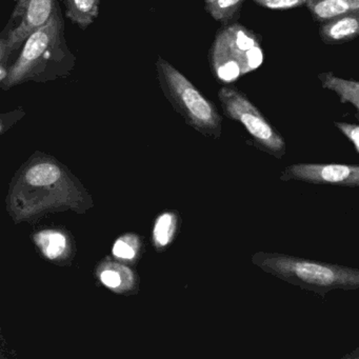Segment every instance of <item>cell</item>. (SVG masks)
Wrapping results in <instances>:
<instances>
[{
	"instance_id": "cell-1",
	"label": "cell",
	"mask_w": 359,
	"mask_h": 359,
	"mask_svg": "<svg viewBox=\"0 0 359 359\" xmlns=\"http://www.w3.org/2000/svg\"><path fill=\"white\" fill-rule=\"evenodd\" d=\"M64 20L56 7L49 22L26 39L18 60L0 81L1 89H11L27 81H47L66 75L74 65L67 47Z\"/></svg>"
},
{
	"instance_id": "cell-2",
	"label": "cell",
	"mask_w": 359,
	"mask_h": 359,
	"mask_svg": "<svg viewBox=\"0 0 359 359\" xmlns=\"http://www.w3.org/2000/svg\"><path fill=\"white\" fill-rule=\"evenodd\" d=\"M81 196L68 174L49 159H39L22 171L10 195L16 220L29 219L43 212L79 207Z\"/></svg>"
},
{
	"instance_id": "cell-3",
	"label": "cell",
	"mask_w": 359,
	"mask_h": 359,
	"mask_svg": "<svg viewBox=\"0 0 359 359\" xmlns=\"http://www.w3.org/2000/svg\"><path fill=\"white\" fill-rule=\"evenodd\" d=\"M251 262L264 272L321 297L336 290L355 291L359 287V270L354 266L266 251L254 253Z\"/></svg>"
},
{
	"instance_id": "cell-4",
	"label": "cell",
	"mask_w": 359,
	"mask_h": 359,
	"mask_svg": "<svg viewBox=\"0 0 359 359\" xmlns=\"http://www.w3.org/2000/svg\"><path fill=\"white\" fill-rule=\"evenodd\" d=\"M157 79L163 95L187 125L205 137L218 140L222 133V116L215 104L168 60L159 56Z\"/></svg>"
},
{
	"instance_id": "cell-5",
	"label": "cell",
	"mask_w": 359,
	"mask_h": 359,
	"mask_svg": "<svg viewBox=\"0 0 359 359\" xmlns=\"http://www.w3.org/2000/svg\"><path fill=\"white\" fill-rule=\"evenodd\" d=\"M209 62L214 77L230 85L262 67V37L243 25H224L210 48Z\"/></svg>"
},
{
	"instance_id": "cell-6",
	"label": "cell",
	"mask_w": 359,
	"mask_h": 359,
	"mask_svg": "<svg viewBox=\"0 0 359 359\" xmlns=\"http://www.w3.org/2000/svg\"><path fill=\"white\" fill-rule=\"evenodd\" d=\"M218 100L224 114L243 126L256 149L277 159L285 156L287 153L285 138L243 92L224 86L218 91Z\"/></svg>"
},
{
	"instance_id": "cell-7",
	"label": "cell",
	"mask_w": 359,
	"mask_h": 359,
	"mask_svg": "<svg viewBox=\"0 0 359 359\" xmlns=\"http://www.w3.org/2000/svg\"><path fill=\"white\" fill-rule=\"evenodd\" d=\"M279 180L283 182L358 188L359 167L344 163H293L281 171Z\"/></svg>"
},
{
	"instance_id": "cell-8",
	"label": "cell",
	"mask_w": 359,
	"mask_h": 359,
	"mask_svg": "<svg viewBox=\"0 0 359 359\" xmlns=\"http://www.w3.org/2000/svg\"><path fill=\"white\" fill-rule=\"evenodd\" d=\"M56 7V0H18L11 18L12 22H18V25L7 35L12 52L49 22Z\"/></svg>"
},
{
	"instance_id": "cell-9",
	"label": "cell",
	"mask_w": 359,
	"mask_h": 359,
	"mask_svg": "<svg viewBox=\"0 0 359 359\" xmlns=\"http://www.w3.org/2000/svg\"><path fill=\"white\" fill-rule=\"evenodd\" d=\"M98 276L102 285L119 294L137 293V273L121 262L107 260L100 266Z\"/></svg>"
},
{
	"instance_id": "cell-10",
	"label": "cell",
	"mask_w": 359,
	"mask_h": 359,
	"mask_svg": "<svg viewBox=\"0 0 359 359\" xmlns=\"http://www.w3.org/2000/svg\"><path fill=\"white\" fill-rule=\"evenodd\" d=\"M359 35V12H350L327 22H321L319 36L325 45H342L354 41Z\"/></svg>"
},
{
	"instance_id": "cell-11",
	"label": "cell",
	"mask_w": 359,
	"mask_h": 359,
	"mask_svg": "<svg viewBox=\"0 0 359 359\" xmlns=\"http://www.w3.org/2000/svg\"><path fill=\"white\" fill-rule=\"evenodd\" d=\"M180 215L176 210H167L155 217L152 229V245L158 253L167 251L177 237Z\"/></svg>"
},
{
	"instance_id": "cell-12",
	"label": "cell",
	"mask_w": 359,
	"mask_h": 359,
	"mask_svg": "<svg viewBox=\"0 0 359 359\" xmlns=\"http://www.w3.org/2000/svg\"><path fill=\"white\" fill-rule=\"evenodd\" d=\"M323 89L337 94L342 104H350L355 110H359V83L354 79H344L336 76L332 72L318 74Z\"/></svg>"
},
{
	"instance_id": "cell-13",
	"label": "cell",
	"mask_w": 359,
	"mask_h": 359,
	"mask_svg": "<svg viewBox=\"0 0 359 359\" xmlns=\"http://www.w3.org/2000/svg\"><path fill=\"white\" fill-rule=\"evenodd\" d=\"M35 243L48 259L56 260L67 256L69 252L68 237L56 230H45L34 236Z\"/></svg>"
},
{
	"instance_id": "cell-14",
	"label": "cell",
	"mask_w": 359,
	"mask_h": 359,
	"mask_svg": "<svg viewBox=\"0 0 359 359\" xmlns=\"http://www.w3.org/2000/svg\"><path fill=\"white\" fill-rule=\"evenodd\" d=\"M67 16L81 29L93 24L100 12V0H65Z\"/></svg>"
},
{
	"instance_id": "cell-15",
	"label": "cell",
	"mask_w": 359,
	"mask_h": 359,
	"mask_svg": "<svg viewBox=\"0 0 359 359\" xmlns=\"http://www.w3.org/2000/svg\"><path fill=\"white\" fill-rule=\"evenodd\" d=\"M306 5L313 20L319 24L355 12L344 0H306Z\"/></svg>"
},
{
	"instance_id": "cell-16",
	"label": "cell",
	"mask_w": 359,
	"mask_h": 359,
	"mask_svg": "<svg viewBox=\"0 0 359 359\" xmlns=\"http://www.w3.org/2000/svg\"><path fill=\"white\" fill-rule=\"evenodd\" d=\"M144 251V239L134 233L123 235L113 245V256L121 262H137Z\"/></svg>"
},
{
	"instance_id": "cell-17",
	"label": "cell",
	"mask_w": 359,
	"mask_h": 359,
	"mask_svg": "<svg viewBox=\"0 0 359 359\" xmlns=\"http://www.w3.org/2000/svg\"><path fill=\"white\" fill-rule=\"evenodd\" d=\"M245 0H214L205 5V11L224 25L231 24L241 12Z\"/></svg>"
},
{
	"instance_id": "cell-18",
	"label": "cell",
	"mask_w": 359,
	"mask_h": 359,
	"mask_svg": "<svg viewBox=\"0 0 359 359\" xmlns=\"http://www.w3.org/2000/svg\"><path fill=\"white\" fill-rule=\"evenodd\" d=\"M256 5L268 10L285 11L306 5V0H253Z\"/></svg>"
},
{
	"instance_id": "cell-19",
	"label": "cell",
	"mask_w": 359,
	"mask_h": 359,
	"mask_svg": "<svg viewBox=\"0 0 359 359\" xmlns=\"http://www.w3.org/2000/svg\"><path fill=\"white\" fill-rule=\"evenodd\" d=\"M335 127L348 138V142L353 144L356 153H359V127L355 123H341L336 121L334 123Z\"/></svg>"
},
{
	"instance_id": "cell-20",
	"label": "cell",
	"mask_w": 359,
	"mask_h": 359,
	"mask_svg": "<svg viewBox=\"0 0 359 359\" xmlns=\"http://www.w3.org/2000/svg\"><path fill=\"white\" fill-rule=\"evenodd\" d=\"M11 53L12 50L10 48L9 43H8L7 36H0V67L3 66L4 62L7 60Z\"/></svg>"
},
{
	"instance_id": "cell-21",
	"label": "cell",
	"mask_w": 359,
	"mask_h": 359,
	"mask_svg": "<svg viewBox=\"0 0 359 359\" xmlns=\"http://www.w3.org/2000/svg\"><path fill=\"white\" fill-rule=\"evenodd\" d=\"M344 1L350 6L353 11L359 12V0H344Z\"/></svg>"
},
{
	"instance_id": "cell-22",
	"label": "cell",
	"mask_w": 359,
	"mask_h": 359,
	"mask_svg": "<svg viewBox=\"0 0 359 359\" xmlns=\"http://www.w3.org/2000/svg\"><path fill=\"white\" fill-rule=\"evenodd\" d=\"M5 119H4V116H1V115H0V133H3L4 130H5Z\"/></svg>"
},
{
	"instance_id": "cell-23",
	"label": "cell",
	"mask_w": 359,
	"mask_h": 359,
	"mask_svg": "<svg viewBox=\"0 0 359 359\" xmlns=\"http://www.w3.org/2000/svg\"><path fill=\"white\" fill-rule=\"evenodd\" d=\"M214 0H205V5H208V4L213 3Z\"/></svg>"
}]
</instances>
